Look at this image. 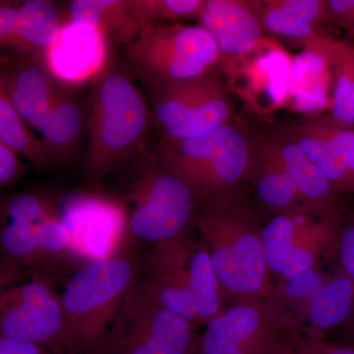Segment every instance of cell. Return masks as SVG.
Here are the masks:
<instances>
[{"label":"cell","instance_id":"obj_1","mask_svg":"<svg viewBox=\"0 0 354 354\" xmlns=\"http://www.w3.org/2000/svg\"><path fill=\"white\" fill-rule=\"evenodd\" d=\"M151 116L129 70L108 64L100 72L85 115V172L91 181H102L141 155Z\"/></svg>","mask_w":354,"mask_h":354},{"label":"cell","instance_id":"obj_2","mask_svg":"<svg viewBox=\"0 0 354 354\" xmlns=\"http://www.w3.org/2000/svg\"><path fill=\"white\" fill-rule=\"evenodd\" d=\"M138 274L136 258L121 251L86 263L72 274L60 295L67 353H102Z\"/></svg>","mask_w":354,"mask_h":354},{"label":"cell","instance_id":"obj_3","mask_svg":"<svg viewBox=\"0 0 354 354\" xmlns=\"http://www.w3.org/2000/svg\"><path fill=\"white\" fill-rule=\"evenodd\" d=\"M0 337L68 354L62 298L50 272L0 262Z\"/></svg>","mask_w":354,"mask_h":354},{"label":"cell","instance_id":"obj_4","mask_svg":"<svg viewBox=\"0 0 354 354\" xmlns=\"http://www.w3.org/2000/svg\"><path fill=\"white\" fill-rule=\"evenodd\" d=\"M127 48V66L150 92L211 73L218 46L201 26L179 23L143 28Z\"/></svg>","mask_w":354,"mask_h":354},{"label":"cell","instance_id":"obj_5","mask_svg":"<svg viewBox=\"0 0 354 354\" xmlns=\"http://www.w3.org/2000/svg\"><path fill=\"white\" fill-rule=\"evenodd\" d=\"M160 158V167L183 179L195 194L239 180L248 165L249 145L227 124L195 138L164 139Z\"/></svg>","mask_w":354,"mask_h":354},{"label":"cell","instance_id":"obj_6","mask_svg":"<svg viewBox=\"0 0 354 354\" xmlns=\"http://www.w3.org/2000/svg\"><path fill=\"white\" fill-rule=\"evenodd\" d=\"M192 324L132 286L101 354H196Z\"/></svg>","mask_w":354,"mask_h":354},{"label":"cell","instance_id":"obj_7","mask_svg":"<svg viewBox=\"0 0 354 354\" xmlns=\"http://www.w3.org/2000/svg\"><path fill=\"white\" fill-rule=\"evenodd\" d=\"M153 118L169 140H186L227 124V92L212 73L156 88L151 92Z\"/></svg>","mask_w":354,"mask_h":354},{"label":"cell","instance_id":"obj_8","mask_svg":"<svg viewBox=\"0 0 354 354\" xmlns=\"http://www.w3.org/2000/svg\"><path fill=\"white\" fill-rule=\"evenodd\" d=\"M194 195L180 177L162 167L151 169L133 187L128 235L157 244L176 241L192 218Z\"/></svg>","mask_w":354,"mask_h":354},{"label":"cell","instance_id":"obj_9","mask_svg":"<svg viewBox=\"0 0 354 354\" xmlns=\"http://www.w3.org/2000/svg\"><path fill=\"white\" fill-rule=\"evenodd\" d=\"M57 215L68 232L76 259L86 264L121 252L128 235L127 212L121 203L91 193L74 195Z\"/></svg>","mask_w":354,"mask_h":354},{"label":"cell","instance_id":"obj_10","mask_svg":"<svg viewBox=\"0 0 354 354\" xmlns=\"http://www.w3.org/2000/svg\"><path fill=\"white\" fill-rule=\"evenodd\" d=\"M55 209L50 198L36 191L0 198V262L44 270L39 228Z\"/></svg>","mask_w":354,"mask_h":354},{"label":"cell","instance_id":"obj_11","mask_svg":"<svg viewBox=\"0 0 354 354\" xmlns=\"http://www.w3.org/2000/svg\"><path fill=\"white\" fill-rule=\"evenodd\" d=\"M0 84L26 124L37 130L64 86L44 59L16 51L0 53Z\"/></svg>","mask_w":354,"mask_h":354},{"label":"cell","instance_id":"obj_12","mask_svg":"<svg viewBox=\"0 0 354 354\" xmlns=\"http://www.w3.org/2000/svg\"><path fill=\"white\" fill-rule=\"evenodd\" d=\"M185 251L176 239L158 243L147 262L143 283H138L160 306L193 323L197 314L188 288Z\"/></svg>","mask_w":354,"mask_h":354},{"label":"cell","instance_id":"obj_13","mask_svg":"<svg viewBox=\"0 0 354 354\" xmlns=\"http://www.w3.org/2000/svg\"><path fill=\"white\" fill-rule=\"evenodd\" d=\"M297 144L330 184L354 188V130L333 116L310 123Z\"/></svg>","mask_w":354,"mask_h":354},{"label":"cell","instance_id":"obj_14","mask_svg":"<svg viewBox=\"0 0 354 354\" xmlns=\"http://www.w3.org/2000/svg\"><path fill=\"white\" fill-rule=\"evenodd\" d=\"M218 283L237 293H253L262 288L267 272L262 242L257 235L242 232L227 244L208 251Z\"/></svg>","mask_w":354,"mask_h":354},{"label":"cell","instance_id":"obj_15","mask_svg":"<svg viewBox=\"0 0 354 354\" xmlns=\"http://www.w3.org/2000/svg\"><path fill=\"white\" fill-rule=\"evenodd\" d=\"M198 17L220 53L244 55L252 53L260 43L259 21L243 2L207 0Z\"/></svg>","mask_w":354,"mask_h":354},{"label":"cell","instance_id":"obj_16","mask_svg":"<svg viewBox=\"0 0 354 354\" xmlns=\"http://www.w3.org/2000/svg\"><path fill=\"white\" fill-rule=\"evenodd\" d=\"M84 127L85 114L78 99L62 86L38 129L50 167L68 164L76 157Z\"/></svg>","mask_w":354,"mask_h":354},{"label":"cell","instance_id":"obj_17","mask_svg":"<svg viewBox=\"0 0 354 354\" xmlns=\"http://www.w3.org/2000/svg\"><path fill=\"white\" fill-rule=\"evenodd\" d=\"M260 326L258 312L239 305L211 318L203 335L199 354H263L264 346L256 341Z\"/></svg>","mask_w":354,"mask_h":354},{"label":"cell","instance_id":"obj_18","mask_svg":"<svg viewBox=\"0 0 354 354\" xmlns=\"http://www.w3.org/2000/svg\"><path fill=\"white\" fill-rule=\"evenodd\" d=\"M104 43L97 32L68 24L46 51L44 62L60 82L79 80L95 71L94 65L101 64Z\"/></svg>","mask_w":354,"mask_h":354},{"label":"cell","instance_id":"obj_19","mask_svg":"<svg viewBox=\"0 0 354 354\" xmlns=\"http://www.w3.org/2000/svg\"><path fill=\"white\" fill-rule=\"evenodd\" d=\"M308 48L291 60L288 99L301 113H315L329 104L328 79L329 59L324 38L315 37Z\"/></svg>","mask_w":354,"mask_h":354},{"label":"cell","instance_id":"obj_20","mask_svg":"<svg viewBox=\"0 0 354 354\" xmlns=\"http://www.w3.org/2000/svg\"><path fill=\"white\" fill-rule=\"evenodd\" d=\"M66 11L68 24L88 28L106 43L128 46L141 32L128 0H72Z\"/></svg>","mask_w":354,"mask_h":354},{"label":"cell","instance_id":"obj_21","mask_svg":"<svg viewBox=\"0 0 354 354\" xmlns=\"http://www.w3.org/2000/svg\"><path fill=\"white\" fill-rule=\"evenodd\" d=\"M68 25L66 7L48 0L19 2L17 37L14 51L44 60L46 51Z\"/></svg>","mask_w":354,"mask_h":354},{"label":"cell","instance_id":"obj_22","mask_svg":"<svg viewBox=\"0 0 354 354\" xmlns=\"http://www.w3.org/2000/svg\"><path fill=\"white\" fill-rule=\"evenodd\" d=\"M326 22H330V14L328 1L322 0L268 2L264 14L269 31L307 41L317 37L316 28Z\"/></svg>","mask_w":354,"mask_h":354},{"label":"cell","instance_id":"obj_23","mask_svg":"<svg viewBox=\"0 0 354 354\" xmlns=\"http://www.w3.org/2000/svg\"><path fill=\"white\" fill-rule=\"evenodd\" d=\"M295 234V223L281 216L266 225L261 237L268 267L286 279L311 269L314 264L313 254L308 249L293 244Z\"/></svg>","mask_w":354,"mask_h":354},{"label":"cell","instance_id":"obj_24","mask_svg":"<svg viewBox=\"0 0 354 354\" xmlns=\"http://www.w3.org/2000/svg\"><path fill=\"white\" fill-rule=\"evenodd\" d=\"M324 46L335 73L333 118L344 127L354 124V46L324 38Z\"/></svg>","mask_w":354,"mask_h":354},{"label":"cell","instance_id":"obj_25","mask_svg":"<svg viewBox=\"0 0 354 354\" xmlns=\"http://www.w3.org/2000/svg\"><path fill=\"white\" fill-rule=\"evenodd\" d=\"M0 137L13 150L38 169H50V164L41 140L37 138L14 108L0 84Z\"/></svg>","mask_w":354,"mask_h":354},{"label":"cell","instance_id":"obj_26","mask_svg":"<svg viewBox=\"0 0 354 354\" xmlns=\"http://www.w3.org/2000/svg\"><path fill=\"white\" fill-rule=\"evenodd\" d=\"M353 283L351 279L339 278L324 285L309 298V315L318 328L328 329L342 322L353 306Z\"/></svg>","mask_w":354,"mask_h":354},{"label":"cell","instance_id":"obj_27","mask_svg":"<svg viewBox=\"0 0 354 354\" xmlns=\"http://www.w3.org/2000/svg\"><path fill=\"white\" fill-rule=\"evenodd\" d=\"M281 162L298 193L313 201L329 196L332 184L322 171L305 155L297 143L279 149Z\"/></svg>","mask_w":354,"mask_h":354},{"label":"cell","instance_id":"obj_28","mask_svg":"<svg viewBox=\"0 0 354 354\" xmlns=\"http://www.w3.org/2000/svg\"><path fill=\"white\" fill-rule=\"evenodd\" d=\"M218 283L208 251H195L188 264V288L198 318H213L218 314Z\"/></svg>","mask_w":354,"mask_h":354},{"label":"cell","instance_id":"obj_29","mask_svg":"<svg viewBox=\"0 0 354 354\" xmlns=\"http://www.w3.org/2000/svg\"><path fill=\"white\" fill-rule=\"evenodd\" d=\"M291 59L285 51L272 50L257 58L252 69L260 91L274 106H281L288 99Z\"/></svg>","mask_w":354,"mask_h":354},{"label":"cell","instance_id":"obj_30","mask_svg":"<svg viewBox=\"0 0 354 354\" xmlns=\"http://www.w3.org/2000/svg\"><path fill=\"white\" fill-rule=\"evenodd\" d=\"M203 0H128L130 10L141 28L199 16Z\"/></svg>","mask_w":354,"mask_h":354},{"label":"cell","instance_id":"obj_31","mask_svg":"<svg viewBox=\"0 0 354 354\" xmlns=\"http://www.w3.org/2000/svg\"><path fill=\"white\" fill-rule=\"evenodd\" d=\"M265 156L267 164L272 169L260 179L258 193L261 199L269 206L283 208L295 200L298 191L283 167L279 149L268 151Z\"/></svg>","mask_w":354,"mask_h":354},{"label":"cell","instance_id":"obj_32","mask_svg":"<svg viewBox=\"0 0 354 354\" xmlns=\"http://www.w3.org/2000/svg\"><path fill=\"white\" fill-rule=\"evenodd\" d=\"M19 2L0 0V53L14 51Z\"/></svg>","mask_w":354,"mask_h":354},{"label":"cell","instance_id":"obj_33","mask_svg":"<svg viewBox=\"0 0 354 354\" xmlns=\"http://www.w3.org/2000/svg\"><path fill=\"white\" fill-rule=\"evenodd\" d=\"M24 172L19 155L0 137V186L17 183Z\"/></svg>","mask_w":354,"mask_h":354},{"label":"cell","instance_id":"obj_34","mask_svg":"<svg viewBox=\"0 0 354 354\" xmlns=\"http://www.w3.org/2000/svg\"><path fill=\"white\" fill-rule=\"evenodd\" d=\"M324 286V279L318 272L309 269L288 279L286 291L291 297L309 298L318 292Z\"/></svg>","mask_w":354,"mask_h":354},{"label":"cell","instance_id":"obj_35","mask_svg":"<svg viewBox=\"0 0 354 354\" xmlns=\"http://www.w3.org/2000/svg\"><path fill=\"white\" fill-rule=\"evenodd\" d=\"M328 6L330 22L339 26L354 39V0H330Z\"/></svg>","mask_w":354,"mask_h":354},{"label":"cell","instance_id":"obj_36","mask_svg":"<svg viewBox=\"0 0 354 354\" xmlns=\"http://www.w3.org/2000/svg\"><path fill=\"white\" fill-rule=\"evenodd\" d=\"M0 354H57L32 342L0 337Z\"/></svg>","mask_w":354,"mask_h":354},{"label":"cell","instance_id":"obj_37","mask_svg":"<svg viewBox=\"0 0 354 354\" xmlns=\"http://www.w3.org/2000/svg\"><path fill=\"white\" fill-rule=\"evenodd\" d=\"M341 252L342 264L354 283V225L342 234Z\"/></svg>","mask_w":354,"mask_h":354},{"label":"cell","instance_id":"obj_38","mask_svg":"<svg viewBox=\"0 0 354 354\" xmlns=\"http://www.w3.org/2000/svg\"><path fill=\"white\" fill-rule=\"evenodd\" d=\"M304 354H318L315 351H306ZM321 354H354V351L349 348H335Z\"/></svg>","mask_w":354,"mask_h":354}]
</instances>
